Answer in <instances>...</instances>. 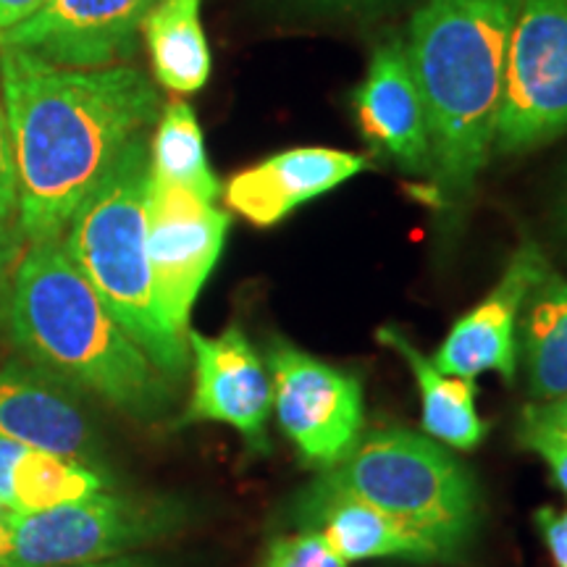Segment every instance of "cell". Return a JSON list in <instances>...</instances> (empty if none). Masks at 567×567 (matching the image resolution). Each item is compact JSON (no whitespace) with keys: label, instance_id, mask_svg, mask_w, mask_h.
Listing matches in <instances>:
<instances>
[{"label":"cell","instance_id":"cell-9","mask_svg":"<svg viewBox=\"0 0 567 567\" xmlns=\"http://www.w3.org/2000/svg\"><path fill=\"white\" fill-rule=\"evenodd\" d=\"M229 213L189 189L151 174L145 200V245L161 316L187 337L189 313L224 250Z\"/></svg>","mask_w":567,"mask_h":567},{"label":"cell","instance_id":"cell-32","mask_svg":"<svg viewBox=\"0 0 567 567\" xmlns=\"http://www.w3.org/2000/svg\"><path fill=\"white\" fill-rule=\"evenodd\" d=\"M305 3L321 6V9H363V6L381 3V0H305Z\"/></svg>","mask_w":567,"mask_h":567},{"label":"cell","instance_id":"cell-26","mask_svg":"<svg viewBox=\"0 0 567 567\" xmlns=\"http://www.w3.org/2000/svg\"><path fill=\"white\" fill-rule=\"evenodd\" d=\"M517 423L534 425V429L567 439V394L549 402H530V405L523 408L520 421Z\"/></svg>","mask_w":567,"mask_h":567},{"label":"cell","instance_id":"cell-28","mask_svg":"<svg viewBox=\"0 0 567 567\" xmlns=\"http://www.w3.org/2000/svg\"><path fill=\"white\" fill-rule=\"evenodd\" d=\"M42 6H45V0H0V34L24 24Z\"/></svg>","mask_w":567,"mask_h":567},{"label":"cell","instance_id":"cell-1","mask_svg":"<svg viewBox=\"0 0 567 567\" xmlns=\"http://www.w3.org/2000/svg\"><path fill=\"white\" fill-rule=\"evenodd\" d=\"M0 87L17 153L21 237L63 239L124 147L158 118V90L126 63L71 69L13 48H0Z\"/></svg>","mask_w":567,"mask_h":567},{"label":"cell","instance_id":"cell-5","mask_svg":"<svg viewBox=\"0 0 567 567\" xmlns=\"http://www.w3.org/2000/svg\"><path fill=\"white\" fill-rule=\"evenodd\" d=\"M321 476L423 538L444 563L463 555L478 528L473 476L444 444L415 431H373Z\"/></svg>","mask_w":567,"mask_h":567},{"label":"cell","instance_id":"cell-13","mask_svg":"<svg viewBox=\"0 0 567 567\" xmlns=\"http://www.w3.org/2000/svg\"><path fill=\"white\" fill-rule=\"evenodd\" d=\"M350 103L360 134L375 153L402 172L431 176L429 122L405 42L389 38L375 45L365 80L354 87Z\"/></svg>","mask_w":567,"mask_h":567},{"label":"cell","instance_id":"cell-27","mask_svg":"<svg viewBox=\"0 0 567 567\" xmlns=\"http://www.w3.org/2000/svg\"><path fill=\"white\" fill-rule=\"evenodd\" d=\"M19 264V239L6 224H0V318L9 316L13 271Z\"/></svg>","mask_w":567,"mask_h":567},{"label":"cell","instance_id":"cell-29","mask_svg":"<svg viewBox=\"0 0 567 567\" xmlns=\"http://www.w3.org/2000/svg\"><path fill=\"white\" fill-rule=\"evenodd\" d=\"M555 237H557L559 250H563V255L567 258V182L555 205Z\"/></svg>","mask_w":567,"mask_h":567},{"label":"cell","instance_id":"cell-4","mask_svg":"<svg viewBox=\"0 0 567 567\" xmlns=\"http://www.w3.org/2000/svg\"><path fill=\"white\" fill-rule=\"evenodd\" d=\"M147 182L151 151L142 132L74 213L63 245L126 337L168 381H179L189 344L166 323L155 300L145 245Z\"/></svg>","mask_w":567,"mask_h":567},{"label":"cell","instance_id":"cell-15","mask_svg":"<svg viewBox=\"0 0 567 567\" xmlns=\"http://www.w3.org/2000/svg\"><path fill=\"white\" fill-rule=\"evenodd\" d=\"M371 168L360 153L334 147H292L234 174L226 184V205L258 229H271L300 205L342 187Z\"/></svg>","mask_w":567,"mask_h":567},{"label":"cell","instance_id":"cell-25","mask_svg":"<svg viewBox=\"0 0 567 567\" xmlns=\"http://www.w3.org/2000/svg\"><path fill=\"white\" fill-rule=\"evenodd\" d=\"M534 523L555 567H567V507H538Z\"/></svg>","mask_w":567,"mask_h":567},{"label":"cell","instance_id":"cell-31","mask_svg":"<svg viewBox=\"0 0 567 567\" xmlns=\"http://www.w3.org/2000/svg\"><path fill=\"white\" fill-rule=\"evenodd\" d=\"M80 567H155V565L145 557L124 555V557H116V559H105V563H92V565H80Z\"/></svg>","mask_w":567,"mask_h":567},{"label":"cell","instance_id":"cell-21","mask_svg":"<svg viewBox=\"0 0 567 567\" xmlns=\"http://www.w3.org/2000/svg\"><path fill=\"white\" fill-rule=\"evenodd\" d=\"M151 174L155 179L189 189L203 200L216 203L221 184L210 172L200 122L187 101L168 103L161 113L151 147Z\"/></svg>","mask_w":567,"mask_h":567},{"label":"cell","instance_id":"cell-17","mask_svg":"<svg viewBox=\"0 0 567 567\" xmlns=\"http://www.w3.org/2000/svg\"><path fill=\"white\" fill-rule=\"evenodd\" d=\"M375 339L394 350L413 371L417 394H421V423L425 436L452 446V450H476L484 442L488 425L476 410V379L442 373L425 354L394 326H381Z\"/></svg>","mask_w":567,"mask_h":567},{"label":"cell","instance_id":"cell-19","mask_svg":"<svg viewBox=\"0 0 567 567\" xmlns=\"http://www.w3.org/2000/svg\"><path fill=\"white\" fill-rule=\"evenodd\" d=\"M109 486V478L97 467L0 436V502L13 513H38Z\"/></svg>","mask_w":567,"mask_h":567},{"label":"cell","instance_id":"cell-10","mask_svg":"<svg viewBox=\"0 0 567 567\" xmlns=\"http://www.w3.org/2000/svg\"><path fill=\"white\" fill-rule=\"evenodd\" d=\"M187 344L195 358V392L179 423H224L239 431L252 452L266 455L271 375L243 326H226L218 337L189 329Z\"/></svg>","mask_w":567,"mask_h":567},{"label":"cell","instance_id":"cell-16","mask_svg":"<svg viewBox=\"0 0 567 567\" xmlns=\"http://www.w3.org/2000/svg\"><path fill=\"white\" fill-rule=\"evenodd\" d=\"M295 520L300 530H318L347 563L375 557H400L413 563H444V557L389 520L384 513L365 505L358 496L347 494L326 481L321 473L295 499Z\"/></svg>","mask_w":567,"mask_h":567},{"label":"cell","instance_id":"cell-23","mask_svg":"<svg viewBox=\"0 0 567 567\" xmlns=\"http://www.w3.org/2000/svg\"><path fill=\"white\" fill-rule=\"evenodd\" d=\"M517 444L536 452L544 460L551 473L559 492L567 496V439L549 434V431L534 429V425L517 423Z\"/></svg>","mask_w":567,"mask_h":567},{"label":"cell","instance_id":"cell-22","mask_svg":"<svg viewBox=\"0 0 567 567\" xmlns=\"http://www.w3.org/2000/svg\"><path fill=\"white\" fill-rule=\"evenodd\" d=\"M344 557L318 530H300L274 538L264 567H347Z\"/></svg>","mask_w":567,"mask_h":567},{"label":"cell","instance_id":"cell-20","mask_svg":"<svg viewBox=\"0 0 567 567\" xmlns=\"http://www.w3.org/2000/svg\"><path fill=\"white\" fill-rule=\"evenodd\" d=\"M203 0H158L142 21L155 80L163 87L193 95L210 76V51L200 21Z\"/></svg>","mask_w":567,"mask_h":567},{"label":"cell","instance_id":"cell-12","mask_svg":"<svg viewBox=\"0 0 567 567\" xmlns=\"http://www.w3.org/2000/svg\"><path fill=\"white\" fill-rule=\"evenodd\" d=\"M549 268L547 255L534 243H523L496 281V287L452 326L431 358L442 373L476 379L492 371L505 384L517 375V323L523 302Z\"/></svg>","mask_w":567,"mask_h":567},{"label":"cell","instance_id":"cell-14","mask_svg":"<svg viewBox=\"0 0 567 567\" xmlns=\"http://www.w3.org/2000/svg\"><path fill=\"white\" fill-rule=\"evenodd\" d=\"M0 436L95 467L97 436L76 386L45 368H0Z\"/></svg>","mask_w":567,"mask_h":567},{"label":"cell","instance_id":"cell-3","mask_svg":"<svg viewBox=\"0 0 567 567\" xmlns=\"http://www.w3.org/2000/svg\"><path fill=\"white\" fill-rule=\"evenodd\" d=\"M9 323L27 358L126 415L155 421L174 400L172 381L126 337L63 239L32 243L19 258Z\"/></svg>","mask_w":567,"mask_h":567},{"label":"cell","instance_id":"cell-6","mask_svg":"<svg viewBox=\"0 0 567 567\" xmlns=\"http://www.w3.org/2000/svg\"><path fill=\"white\" fill-rule=\"evenodd\" d=\"M184 509L168 496L111 488L63 505L13 513L11 547L0 567H80L132 555L179 528Z\"/></svg>","mask_w":567,"mask_h":567},{"label":"cell","instance_id":"cell-30","mask_svg":"<svg viewBox=\"0 0 567 567\" xmlns=\"http://www.w3.org/2000/svg\"><path fill=\"white\" fill-rule=\"evenodd\" d=\"M11 517L13 509L6 505V502H0V565H3V559L9 555L11 547Z\"/></svg>","mask_w":567,"mask_h":567},{"label":"cell","instance_id":"cell-8","mask_svg":"<svg viewBox=\"0 0 567 567\" xmlns=\"http://www.w3.org/2000/svg\"><path fill=\"white\" fill-rule=\"evenodd\" d=\"M264 360L284 436L305 465L331 471L363 439V381L281 337L268 342Z\"/></svg>","mask_w":567,"mask_h":567},{"label":"cell","instance_id":"cell-2","mask_svg":"<svg viewBox=\"0 0 567 567\" xmlns=\"http://www.w3.org/2000/svg\"><path fill=\"white\" fill-rule=\"evenodd\" d=\"M517 0H429L410 19L439 205L463 203L494 145Z\"/></svg>","mask_w":567,"mask_h":567},{"label":"cell","instance_id":"cell-11","mask_svg":"<svg viewBox=\"0 0 567 567\" xmlns=\"http://www.w3.org/2000/svg\"><path fill=\"white\" fill-rule=\"evenodd\" d=\"M158 0H45L24 24L0 34L13 48L71 69L116 66L134 53V38Z\"/></svg>","mask_w":567,"mask_h":567},{"label":"cell","instance_id":"cell-7","mask_svg":"<svg viewBox=\"0 0 567 567\" xmlns=\"http://www.w3.org/2000/svg\"><path fill=\"white\" fill-rule=\"evenodd\" d=\"M567 132V0H517L492 151L528 153Z\"/></svg>","mask_w":567,"mask_h":567},{"label":"cell","instance_id":"cell-24","mask_svg":"<svg viewBox=\"0 0 567 567\" xmlns=\"http://www.w3.org/2000/svg\"><path fill=\"white\" fill-rule=\"evenodd\" d=\"M19 213V172L17 153H13L11 126L6 116V105L0 103V224L9 221Z\"/></svg>","mask_w":567,"mask_h":567},{"label":"cell","instance_id":"cell-18","mask_svg":"<svg viewBox=\"0 0 567 567\" xmlns=\"http://www.w3.org/2000/svg\"><path fill=\"white\" fill-rule=\"evenodd\" d=\"M517 360L536 402L567 394V279L547 268L534 284L517 323Z\"/></svg>","mask_w":567,"mask_h":567}]
</instances>
